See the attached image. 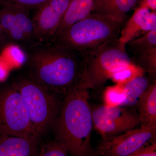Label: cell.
<instances>
[{
  "instance_id": "obj_1",
  "label": "cell",
  "mask_w": 156,
  "mask_h": 156,
  "mask_svg": "<svg viewBox=\"0 0 156 156\" xmlns=\"http://www.w3.org/2000/svg\"><path fill=\"white\" fill-rule=\"evenodd\" d=\"M29 76L55 92H64L75 87L84 56L51 41L40 42L25 50Z\"/></svg>"
},
{
  "instance_id": "obj_2",
  "label": "cell",
  "mask_w": 156,
  "mask_h": 156,
  "mask_svg": "<svg viewBox=\"0 0 156 156\" xmlns=\"http://www.w3.org/2000/svg\"><path fill=\"white\" fill-rule=\"evenodd\" d=\"M88 90L76 87L66 94L54 125L56 140L67 148L71 156H94L91 145L93 127Z\"/></svg>"
},
{
  "instance_id": "obj_3",
  "label": "cell",
  "mask_w": 156,
  "mask_h": 156,
  "mask_svg": "<svg viewBox=\"0 0 156 156\" xmlns=\"http://www.w3.org/2000/svg\"><path fill=\"white\" fill-rule=\"evenodd\" d=\"M125 23L104 15L90 13L49 41L85 56L102 46L118 41Z\"/></svg>"
},
{
  "instance_id": "obj_4",
  "label": "cell",
  "mask_w": 156,
  "mask_h": 156,
  "mask_svg": "<svg viewBox=\"0 0 156 156\" xmlns=\"http://www.w3.org/2000/svg\"><path fill=\"white\" fill-rule=\"evenodd\" d=\"M83 65L76 87L89 90L101 88L109 79L134 63L126 45L112 42L84 56Z\"/></svg>"
},
{
  "instance_id": "obj_5",
  "label": "cell",
  "mask_w": 156,
  "mask_h": 156,
  "mask_svg": "<svg viewBox=\"0 0 156 156\" xmlns=\"http://www.w3.org/2000/svg\"><path fill=\"white\" fill-rule=\"evenodd\" d=\"M12 85L24 99L37 136L40 137L54 128L59 113L56 92L30 76L20 77Z\"/></svg>"
},
{
  "instance_id": "obj_6",
  "label": "cell",
  "mask_w": 156,
  "mask_h": 156,
  "mask_svg": "<svg viewBox=\"0 0 156 156\" xmlns=\"http://www.w3.org/2000/svg\"><path fill=\"white\" fill-rule=\"evenodd\" d=\"M0 126L8 135L38 136L24 99L12 85L0 92Z\"/></svg>"
},
{
  "instance_id": "obj_7",
  "label": "cell",
  "mask_w": 156,
  "mask_h": 156,
  "mask_svg": "<svg viewBox=\"0 0 156 156\" xmlns=\"http://www.w3.org/2000/svg\"><path fill=\"white\" fill-rule=\"evenodd\" d=\"M0 17L5 41L25 50L40 43L33 21L28 12L9 5H2Z\"/></svg>"
},
{
  "instance_id": "obj_8",
  "label": "cell",
  "mask_w": 156,
  "mask_h": 156,
  "mask_svg": "<svg viewBox=\"0 0 156 156\" xmlns=\"http://www.w3.org/2000/svg\"><path fill=\"white\" fill-rule=\"evenodd\" d=\"M156 125H141L140 128L102 139L97 153L103 156H129L156 139Z\"/></svg>"
},
{
  "instance_id": "obj_9",
  "label": "cell",
  "mask_w": 156,
  "mask_h": 156,
  "mask_svg": "<svg viewBox=\"0 0 156 156\" xmlns=\"http://www.w3.org/2000/svg\"><path fill=\"white\" fill-rule=\"evenodd\" d=\"M93 127L102 139L131 130L140 123L139 115L122 106L103 105L92 111Z\"/></svg>"
},
{
  "instance_id": "obj_10",
  "label": "cell",
  "mask_w": 156,
  "mask_h": 156,
  "mask_svg": "<svg viewBox=\"0 0 156 156\" xmlns=\"http://www.w3.org/2000/svg\"><path fill=\"white\" fill-rule=\"evenodd\" d=\"M72 0H49L32 18L41 42L50 41L56 34Z\"/></svg>"
},
{
  "instance_id": "obj_11",
  "label": "cell",
  "mask_w": 156,
  "mask_h": 156,
  "mask_svg": "<svg viewBox=\"0 0 156 156\" xmlns=\"http://www.w3.org/2000/svg\"><path fill=\"white\" fill-rule=\"evenodd\" d=\"M126 48L134 64L155 76L156 28L129 42Z\"/></svg>"
},
{
  "instance_id": "obj_12",
  "label": "cell",
  "mask_w": 156,
  "mask_h": 156,
  "mask_svg": "<svg viewBox=\"0 0 156 156\" xmlns=\"http://www.w3.org/2000/svg\"><path fill=\"white\" fill-rule=\"evenodd\" d=\"M156 28V11L138 7L123 26L118 42L126 45L134 39Z\"/></svg>"
},
{
  "instance_id": "obj_13",
  "label": "cell",
  "mask_w": 156,
  "mask_h": 156,
  "mask_svg": "<svg viewBox=\"0 0 156 156\" xmlns=\"http://www.w3.org/2000/svg\"><path fill=\"white\" fill-rule=\"evenodd\" d=\"M39 137L0 134V156H36Z\"/></svg>"
},
{
  "instance_id": "obj_14",
  "label": "cell",
  "mask_w": 156,
  "mask_h": 156,
  "mask_svg": "<svg viewBox=\"0 0 156 156\" xmlns=\"http://www.w3.org/2000/svg\"><path fill=\"white\" fill-rule=\"evenodd\" d=\"M138 0H96L91 13L104 15L126 22L128 12L136 5Z\"/></svg>"
},
{
  "instance_id": "obj_15",
  "label": "cell",
  "mask_w": 156,
  "mask_h": 156,
  "mask_svg": "<svg viewBox=\"0 0 156 156\" xmlns=\"http://www.w3.org/2000/svg\"><path fill=\"white\" fill-rule=\"evenodd\" d=\"M95 1L96 0H72L54 36L87 17L92 12Z\"/></svg>"
},
{
  "instance_id": "obj_16",
  "label": "cell",
  "mask_w": 156,
  "mask_h": 156,
  "mask_svg": "<svg viewBox=\"0 0 156 156\" xmlns=\"http://www.w3.org/2000/svg\"><path fill=\"white\" fill-rule=\"evenodd\" d=\"M141 125H156V83L151 84L137 104Z\"/></svg>"
},
{
  "instance_id": "obj_17",
  "label": "cell",
  "mask_w": 156,
  "mask_h": 156,
  "mask_svg": "<svg viewBox=\"0 0 156 156\" xmlns=\"http://www.w3.org/2000/svg\"><path fill=\"white\" fill-rule=\"evenodd\" d=\"M150 85L148 79L144 74L121 85L126 95L122 106L137 105L140 98Z\"/></svg>"
},
{
  "instance_id": "obj_18",
  "label": "cell",
  "mask_w": 156,
  "mask_h": 156,
  "mask_svg": "<svg viewBox=\"0 0 156 156\" xmlns=\"http://www.w3.org/2000/svg\"><path fill=\"white\" fill-rule=\"evenodd\" d=\"M125 99L126 95L119 84L107 87L104 92L103 100L105 106H122Z\"/></svg>"
},
{
  "instance_id": "obj_19",
  "label": "cell",
  "mask_w": 156,
  "mask_h": 156,
  "mask_svg": "<svg viewBox=\"0 0 156 156\" xmlns=\"http://www.w3.org/2000/svg\"><path fill=\"white\" fill-rule=\"evenodd\" d=\"M66 147L55 140L38 148L36 156H69Z\"/></svg>"
},
{
  "instance_id": "obj_20",
  "label": "cell",
  "mask_w": 156,
  "mask_h": 156,
  "mask_svg": "<svg viewBox=\"0 0 156 156\" xmlns=\"http://www.w3.org/2000/svg\"><path fill=\"white\" fill-rule=\"evenodd\" d=\"M49 0H0L1 5H9L23 9L27 12L39 9Z\"/></svg>"
},
{
  "instance_id": "obj_21",
  "label": "cell",
  "mask_w": 156,
  "mask_h": 156,
  "mask_svg": "<svg viewBox=\"0 0 156 156\" xmlns=\"http://www.w3.org/2000/svg\"><path fill=\"white\" fill-rule=\"evenodd\" d=\"M129 156H156V139Z\"/></svg>"
},
{
  "instance_id": "obj_22",
  "label": "cell",
  "mask_w": 156,
  "mask_h": 156,
  "mask_svg": "<svg viewBox=\"0 0 156 156\" xmlns=\"http://www.w3.org/2000/svg\"><path fill=\"white\" fill-rule=\"evenodd\" d=\"M139 7L147 8L151 11H155L156 0H143Z\"/></svg>"
},
{
  "instance_id": "obj_23",
  "label": "cell",
  "mask_w": 156,
  "mask_h": 156,
  "mask_svg": "<svg viewBox=\"0 0 156 156\" xmlns=\"http://www.w3.org/2000/svg\"><path fill=\"white\" fill-rule=\"evenodd\" d=\"M6 41L5 38V34L2 26V21H1V17H0V46L4 42Z\"/></svg>"
},
{
  "instance_id": "obj_24",
  "label": "cell",
  "mask_w": 156,
  "mask_h": 156,
  "mask_svg": "<svg viewBox=\"0 0 156 156\" xmlns=\"http://www.w3.org/2000/svg\"><path fill=\"white\" fill-rule=\"evenodd\" d=\"M6 75H7L6 70L3 67L2 65L0 62V80H2L5 79Z\"/></svg>"
},
{
  "instance_id": "obj_25",
  "label": "cell",
  "mask_w": 156,
  "mask_h": 156,
  "mask_svg": "<svg viewBox=\"0 0 156 156\" xmlns=\"http://www.w3.org/2000/svg\"><path fill=\"white\" fill-rule=\"evenodd\" d=\"M3 133H4L3 132L2 130V128H1V126H0V134H3Z\"/></svg>"
}]
</instances>
